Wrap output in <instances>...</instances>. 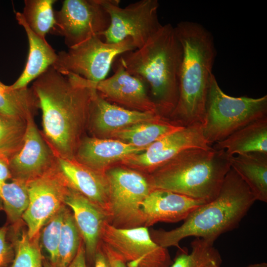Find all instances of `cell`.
Listing matches in <instances>:
<instances>
[{
    "label": "cell",
    "mask_w": 267,
    "mask_h": 267,
    "mask_svg": "<svg viewBox=\"0 0 267 267\" xmlns=\"http://www.w3.org/2000/svg\"><path fill=\"white\" fill-rule=\"evenodd\" d=\"M182 58L181 44L170 23L162 25L140 48L119 57L131 75L148 85L158 113L167 120L178 101Z\"/></svg>",
    "instance_id": "7a4b0ae2"
},
{
    "label": "cell",
    "mask_w": 267,
    "mask_h": 267,
    "mask_svg": "<svg viewBox=\"0 0 267 267\" xmlns=\"http://www.w3.org/2000/svg\"><path fill=\"white\" fill-rule=\"evenodd\" d=\"M191 247L190 253L186 249H179L170 267H203L211 261L222 262L221 256L214 247L213 242L195 237Z\"/></svg>",
    "instance_id": "f546056e"
},
{
    "label": "cell",
    "mask_w": 267,
    "mask_h": 267,
    "mask_svg": "<svg viewBox=\"0 0 267 267\" xmlns=\"http://www.w3.org/2000/svg\"><path fill=\"white\" fill-rule=\"evenodd\" d=\"M230 156L251 152L267 153V117L253 121L224 139L213 144Z\"/></svg>",
    "instance_id": "603a6c76"
},
{
    "label": "cell",
    "mask_w": 267,
    "mask_h": 267,
    "mask_svg": "<svg viewBox=\"0 0 267 267\" xmlns=\"http://www.w3.org/2000/svg\"><path fill=\"white\" fill-rule=\"evenodd\" d=\"M9 228L0 227V267H10L14 257L13 243L9 239Z\"/></svg>",
    "instance_id": "d6a6232c"
},
{
    "label": "cell",
    "mask_w": 267,
    "mask_h": 267,
    "mask_svg": "<svg viewBox=\"0 0 267 267\" xmlns=\"http://www.w3.org/2000/svg\"><path fill=\"white\" fill-rule=\"evenodd\" d=\"M39 109V101L32 87L13 89L0 81V114L27 120Z\"/></svg>",
    "instance_id": "d4e9b609"
},
{
    "label": "cell",
    "mask_w": 267,
    "mask_h": 267,
    "mask_svg": "<svg viewBox=\"0 0 267 267\" xmlns=\"http://www.w3.org/2000/svg\"><path fill=\"white\" fill-rule=\"evenodd\" d=\"M55 24L50 31L64 37L69 48L106 31L110 18L98 0H65L54 11Z\"/></svg>",
    "instance_id": "8fae6325"
},
{
    "label": "cell",
    "mask_w": 267,
    "mask_h": 267,
    "mask_svg": "<svg viewBox=\"0 0 267 267\" xmlns=\"http://www.w3.org/2000/svg\"><path fill=\"white\" fill-rule=\"evenodd\" d=\"M29 203L22 220L30 238L39 236L44 225L64 205L69 188L57 165L27 182Z\"/></svg>",
    "instance_id": "7c38bea8"
},
{
    "label": "cell",
    "mask_w": 267,
    "mask_h": 267,
    "mask_svg": "<svg viewBox=\"0 0 267 267\" xmlns=\"http://www.w3.org/2000/svg\"><path fill=\"white\" fill-rule=\"evenodd\" d=\"M114 61V73L109 78L93 82L76 75L77 79L82 85L95 89L101 97L111 103L129 109L158 112L147 93L145 84L131 75L119 58Z\"/></svg>",
    "instance_id": "5bb4252c"
},
{
    "label": "cell",
    "mask_w": 267,
    "mask_h": 267,
    "mask_svg": "<svg viewBox=\"0 0 267 267\" xmlns=\"http://www.w3.org/2000/svg\"><path fill=\"white\" fill-rule=\"evenodd\" d=\"M181 127L168 120H162L136 124L117 131L109 136L135 147L147 148Z\"/></svg>",
    "instance_id": "cb8c5ba5"
},
{
    "label": "cell",
    "mask_w": 267,
    "mask_h": 267,
    "mask_svg": "<svg viewBox=\"0 0 267 267\" xmlns=\"http://www.w3.org/2000/svg\"><path fill=\"white\" fill-rule=\"evenodd\" d=\"M256 199L250 189L231 168L217 197L193 210L182 224L173 229H149L152 239L168 248L181 249L179 242L194 236L214 243L222 234L237 227Z\"/></svg>",
    "instance_id": "277c9868"
},
{
    "label": "cell",
    "mask_w": 267,
    "mask_h": 267,
    "mask_svg": "<svg viewBox=\"0 0 267 267\" xmlns=\"http://www.w3.org/2000/svg\"><path fill=\"white\" fill-rule=\"evenodd\" d=\"M22 233L12 240L14 257L10 267H44L39 236L31 239L27 230Z\"/></svg>",
    "instance_id": "4dcf8cb0"
},
{
    "label": "cell",
    "mask_w": 267,
    "mask_h": 267,
    "mask_svg": "<svg viewBox=\"0 0 267 267\" xmlns=\"http://www.w3.org/2000/svg\"><path fill=\"white\" fill-rule=\"evenodd\" d=\"M109 187L110 224L129 229L143 226L142 202L153 189L149 175L127 167H113L105 172Z\"/></svg>",
    "instance_id": "52a82bcc"
},
{
    "label": "cell",
    "mask_w": 267,
    "mask_h": 267,
    "mask_svg": "<svg viewBox=\"0 0 267 267\" xmlns=\"http://www.w3.org/2000/svg\"><path fill=\"white\" fill-rule=\"evenodd\" d=\"M55 0H25L22 15L26 24L37 35L45 39L55 20L53 5Z\"/></svg>",
    "instance_id": "83f0119b"
},
{
    "label": "cell",
    "mask_w": 267,
    "mask_h": 267,
    "mask_svg": "<svg viewBox=\"0 0 267 267\" xmlns=\"http://www.w3.org/2000/svg\"><path fill=\"white\" fill-rule=\"evenodd\" d=\"M232 168L250 189L256 200L267 202V153L230 156Z\"/></svg>",
    "instance_id": "7402d4cb"
},
{
    "label": "cell",
    "mask_w": 267,
    "mask_h": 267,
    "mask_svg": "<svg viewBox=\"0 0 267 267\" xmlns=\"http://www.w3.org/2000/svg\"><path fill=\"white\" fill-rule=\"evenodd\" d=\"M108 12L110 23L99 35L107 43L130 38L136 48H140L162 26L158 17L157 0H140L121 7L119 0H98Z\"/></svg>",
    "instance_id": "9c48e42d"
},
{
    "label": "cell",
    "mask_w": 267,
    "mask_h": 267,
    "mask_svg": "<svg viewBox=\"0 0 267 267\" xmlns=\"http://www.w3.org/2000/svg\"><path fill=\"white\" fill-rule=\"evenodd\" d=\"M58 157L38 129L34 117L27 119L22 149L8 161L11 180L27 182L39 177L58 164Z\"/></svg>",
    "instance_id": "9a60e30c"
},
{
    "label": "cell",
    "mask_w": 267,
    "mask_h": 267,
    "mask_svg": "<svg viewBox=\"0 0 267 267\" xmlns=\"http://www.w3.org/2000/svg\"><path fill=\"white\" fill-rule=\"evenodd\" d=\"M64 204L72 212L84 245L88 266L93 265L109 215L82 194L69 187Z\"/></svg>",
    "instance_id": "e0dca14e"
},
{
    "label": "cell",
    "mask_w": 267,
    "mask_h": 267,
    "mask_svg": "<svg viewBox=\"0 0 267 267\" xmlns=\"http://www.w3.org/2000/svg\"><path fill=\"white\" fill-rule=\"evenodd\" d=\"M162 120L167 119L157 112L132 110L111 103L94 89L88 129L94 137H101L136 124Z\"/></svg>",
    "instance_id": "2e32d148"
},
{
    "label": "cell",
    "mask_w": 267,
    "mask_h": 267,
    "mask_svg": "<svg viewBox=\"0 0 267 267\" xmlns=\"http://www.w3.org/2000/svg\"><path fill=\"white\" fill-rule=\"evenodd\" d=\"M27 120L0 114V156L8 161L22 149Z\"/></svg>",
    "instance_id": "4316f807"
},
{
    "label": "cell",
    "mask_w": 267,
    "mask_h": 267,
    "mask_svg": "<svg viewBox=\"0 0 267 267\" xmlns=\"http://www.w3.org/2000/svg\"><path fill=\"white\" fill-rule=\"evenodd\" d=\"M135 49L130 38L111 44L99 36H94L67 51L59 52L52 66L64 75L73 74L98 82L105 79L117 57Z\"/></svg>",
    "instance_id": "ba28073f"
},
{
    "label": "cell",
    "mask_w": 267,
    "mask_h": 267,
    "mask_svg": "<svg viewBox=\"0 0 267 267\" xmlns=\"http://www.w3.org/2000/svg\"><path fill=\"white\" fill-rule=\"evenodd\" d=\"M100 245L109 260L111 267H127L125 262L108 245L101 241Z\"/></svg>",
    "instance_id": "836d02e7"
},
{
    "label": "cell",
    "mask_w": 267,
    "mask_h": 267,
    "mask_svg": "<svg viewBox=\"0 0 267 267\" xmlns=\"http://www.w3.org/2000/svg\"><path fill=\"white\" fill-rule=\"evenodd\" d=\"M101 241L117 254L127 267H170L173 263L167 248L152 239L147 227L120 229L107 223Z\"/></svg>",
    "instance_id": "30bf717a"
},
{
    "label": "cell",
    "mask_w": 267,
    "mask_h": 267,
    "mask_svg": "<svg viewBox=\"0 0 267 267\" xmlns=\"http://www.w3.org/2000/svg\"><path fill=\"white\" fill-rule=\"evenodd\" d=\"M16 19L26 33L29 43V52L24 69L17 80L10 87L13 89L28 87L29 83L52 66L56 60L57 54L47 42L35 33L26 24L22 13L16 12Z\"/></svg>",
    "instance_id": "44dd1931"
},
{
    "label": "cell",
    "mask_w": 267,
    "mask_h": 267,
    "mask_svg": "<svg viewBox=\"0 0 267 267\" xmlns=\"http://www.w3.org/2000/svg\"><path fill=\"white\" fill-rule=\"evenodd\" d=\"M83 242L71 210L68 208L63 219L55 267H67L73 260Z\"/></svg>",
    "instance_id": "f1b7e54d"
},
{
    "label": "cell",
    "mask_w": 267,
    "mask_h": 267,
    "mask_svg": "<svg viewBox=\"0 0 267 267\" xmlns=\"http://www.w3.org/2000/svg\"><path fill=\"white\" fill-rule=\"evenodd\" d=\"M93 265V267H111L109 260L100 243L95 255Z\"/></svg>",
    "instance_id": "8d00e7d4"
},
{
    "label": "cell",
    "mask_w": 267,
    "mask_h": 267,
    "mask_svg": "<svg viewBox=\"0 0 267 267\" xmlns=\"http://www.w3.org/2000/svg\"><path fill=\"white\" fill-rule=\"evenodd\" d=\"M182 48L178 98L170 116L181 127L202 124L216 51L211 33L199 23L181 21L175 27Z\"/></svg>",
    "instance_id": "3957f363"
},
{
    "label": "cell",
    "mask_w": 267,
    "mask_h": 267,
    "mask_svg": "<svg viewBox=\"0 0 267 267\" xmlns=\"http://www.w3.org/2000/svg\"><path fill=\"white\" fill-rule=\"evenodd\" d=\"M203 135L202 124L182 127L164 136L143 151L123 160V164L150 174L184 150L193 148H209Z\"/></svg>",
    "instance_id": "4fadbf2b"
},
{
    "label": "cell",
    "mask_w": 267,
    "mask_h": 267,
    "mask_svg": "<svg viewBox=\"0 0 267 267\" xmlns=\"http://www.w3.org/2000/svg\"><path fill=\"white\" fill-rule=\"evenodd\" d=\"M0 195L8 222L16 231L29 203L27 182L19 180L6 182L1 187Z\"/></svg>",
    "instance_id": "484cf974"
},
{
    "label": "cell",
    "mask_w": 267,
    "mask_h": 267,
    "mask_svg": "<svg viewBox=\"0 0 267 267\" xmlns=\"http://www.w3.org/2000/svg\"><path fill=\"white\" fill-rule=\"evenodd\" d=\"M67 206H63L42 228L39 235L41 247L48 256V260L54 266L57 257L63 219Z\"/></svg>",
    "instance_id": "1f68e13d"
},
{
    "label": "cell",
    "mask_w": 267,
    "mask_h": 267,
    "mask_svg": "<svg viewBox=\"0 0 267 267\" xmlns=\"http://www.w3.org/2000/svg\"><path fill=\"white\" fill-rule=\"evenodd\" d=\"M223 150L186 149L149 174L153 189H161L206 202L218 195L231 169Z\"/></svg>",
    "instance_id": "5b68a950"
},
{
    "label": "cell",
    "mask_w": 267,
    "mask_h": 267,
    "mask_svg": "<svg viewBox=\"0 0 267 267\" xmlns=\"http://www.w3.org/2000/svg\"><path fill=\"white\" fill-rule=\"evenodd\" d=\"M267 117V95L233 97L220 87L211 75L202 124L203 135L211 146L250 123Z\"/></svg>",
    "instance_id": "8992f818"
},
{
    "label": "cell",
    "mask_w": 267,
    "mask_h": 267,
    "mask_svg": "<svg viewBox=\"0 0 267 267\" xmlns=\"http://www.w3.org/2000/svg\"><path fill=\"white\" fill-rule=\"evenodd\" d=\"M57 159L59 169L69 186L101 208L110 219L109 187L105 173L92 170L75 160Z\"/></svg>",
    "instance_id": "ffe728a7"
},
{
    "label": "cell",
    "mask_w": 267,
    "mask_h": 267,
    "mask_svg": "<svg viewBox=\"0 0 267 267\" xmlns=\"http://www.w3.org/2000/svg\"><path fill=\"white\" fill-rule=\"evenodd\" d=\"M9 179H11V176L8 167V160L0 156V192L2 185ZM3 210V207L0 195V210Z\"/></svg>",
    "instance_id": "e575fe53"
},
{
    "label": "cell",
    "mask_w": 267,
    "mask_h": 267,
    "mask_svg": "<svg viewBox=\"0 0 267 267\" xmlns=\"http://www.w3.org/2000/svg\"><path fill=\"white\" fill-rule=\"evenodd\" d=\"M32 88L42 112L44 138L58 157L74 160L88 128L94 89L52 66L35 80Z\"/></svg>",
    "instance_id": "6da1fadb"
},
{
    "label": "cell",
    "mask_w": 267,
    "mask_h": 267,
    "mask_svg": "<svg viewBox=\"0 0 267 267\" xmlns=\"http://www.w3.org/2000/svg\"><path fill=\"white\" fill-rule=\"evenodd\" d=\"M43 267H55L48 259H45L44 257L43 260Z\"/></svg>",
    "instance_id": "f35d334b"
},
{
    "label": "cell",
    "mask_w": 267,
    "mask_h": 267,
    "mask_svg": "<svg viewBox=\"0 0 267 267\" xmlns=\"http://www.w3.org/2000/svg\"><path fill=\"white\" fill-rule=\"evenodd\" d=\"M67 267H89L83 242L81 243L75 257Z\"/></svg>",
    "instance_id": "d590c367"
},
{
    "label": "cell",
    "mask_w": 267,
    "mask_h": 267,
    "mask_svg": "<svg viewBox=\"0 0 267 267\" xmlns=\"http://www.w3.org/2000/svg\"><path fill=\"white\" fill-rule=\"evenodd\" d=\"M146 149L114 138L85 136L79 144L74 160L92 170L105 173L111 165Z\"/></svg>",
    "instance_id": "d6986e66"
},
{
    "label": "cell",
    "mask_w": 267,
    "mask_h": 267,
    "mask_svg": "<svg viewBox=\"0 0 267 267\" xmlns=\"http://www.w3.org/2000/svg\"><path fill=\"white\" fill-rule=\"evenodd\" d=\"M205 203L170 191L153 189L140 206L143 226L148 228L159 222L183 221L193 210Z\"/></svg>",
    "instance_id": "ac0fdd59"
},
{
    "label": "cell",
    "mask_w": 267,
    "mask_h": 267,
    "mask_svg": "<svg viewBox=\"0 0 267 267\" xmlns=\"http://www.w3.org/2000/svg\"><path fill=\"white\" fill-rule=\"evenodd\" d=\"M222 262L211 261L206 264L203 267H220ZM246 267H267V264L265 262L252 264Z\"/></svg>",
    "instance_id": "74e56055"
}]
</instances>
